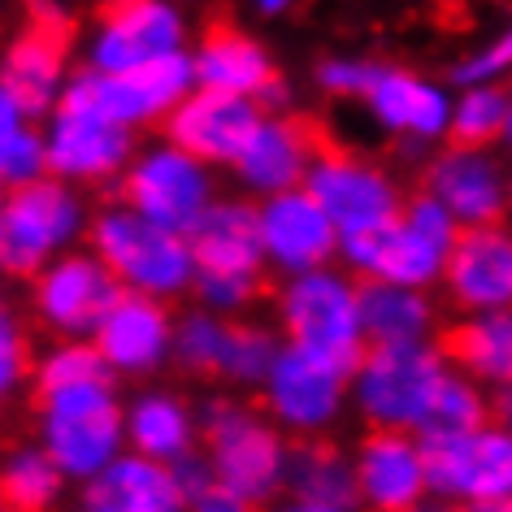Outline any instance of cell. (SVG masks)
Listing matches in <instances>:
<instances>
[{
  "label": "cell",
  "instance_id": "cell-1",
  "mask_svg": "<svg viewBox=\"0 0 512 512\" xmlns=\"http://www.w3.org/2000/svg\"><path fill=\"white\" fill-rule=\"evenodd\" d=\"M200 456L217 482H226L252 508H270L287 495L291 439L261 404L222 391L200 404Z\"/></svg>",
  "mask_w": 512,
  "mask_h": 512
},
{
  "label": "cell",
  "instance_id": "cell-2",
  "mask_svg": "<svg viewBox=\"0 0 512 512\" xmlns=\"http://www.w3.org/2000/svg\"><path fill=\"white\" fill-rule=\"evenodd\" d=\"M460 230L465 226L430 191H421V196L404 200L395 222L348 235L339 243V256L365 283H400L430 291L434 283H443L447 256H452Z\"/></svg>",
  "mask_w": 512,
  "mask_h": 512
},
{
  "label": "cell",
  "instance_id": "cell-3",
  "mask_svg": "<svg viewBox=\"0 0 512 512\" xmlns=\"http://www.w3.org/2000/svg\"><path fill=\"white\" fill-rule=\"evenodd\" d=\"M452 374L443 343H378L352 369V413L365 430L421 434L434 408V395Z\"/></svg>",
  "mask_w": 512,
  "mask_h": 512
},
{
  "label": "cell",
  "instance_id": "cell-4",
  "mask_svg": "<svg viewBox=\"0 0 512 512\" xmlns=\"http://www.w3.org/2000/svg\"><path fill=\"white\" fill-rule=\"evenodd\" d=\"M35 439L48 447V456L61 465L70 482H92L105 473L126 447V400L118 382H87L35 395Z\"/></svg>",
  "mask_w": 512,
  "mask_h": 512
},
{
  "label": "cell",
  "instance_id": "cell-5",
  "mask_svg": "<svg viewBox=\"0 0 512 512\" xmlns=\"http://www.w3.org/2000/svg\"><path fill=\"white\" fill-rule=\"evenodd\" d=\"M92 252L113 270L122 291H139L152 300H178L196 283V252L178 230L135 213L131 204H105L87 226Z\"/></svg>",
  "mask_w": 512,
  "mask_h": 512
},
{
  "label": "cell",
  "instance_id": "cell-6",
  "mask_svg": "<svg viewBox=\"0 0 512 512\" xmlns=\"http://www.w3.org/2000/svg\"><path fill=\"white\" fill-rule=\"evenodd\" d=\"M87 226H92L87 204L66 178L40 174L31 183H18L0 213V274L31 283L44 265L74 252Z\"/></svg>",
  "mask_w": 512,
  "mask_h": 512
},
{
  "label": "cell",
  "instance_id": "cell-7",
  "mask_svg": "<svg viewBox=\"0 0 512 512\" xmlns=\"http://www.w3.org/2000/svg\"><path fill=\"white\" fill-rule=\"evenodd\" d=\"M274 317L287 343L322 352L330 361L352 365L365 356V322H361V283L352 270H322L291 274L274 291Z\"/></svg>",
  "mask_w": 512,
  "mask_h": 512
},
{
  "label": "cell",
  "instance_id": "cell-8",
  "mask_svg": "<svg viewBox=\"0 0 512 512\" xmlns=\"http://www.w3.org/2000/svg\"><path fill=\"white\" fill-rule=\"evenodd\" d=\"M256 404L274 417V426L291 443L330 439L343 426V417L352 413V365L287 343L270 378L256 391Z\"/></svg>",
  "mask_w": 512,
  "mask_h": 512
},
{
  "label": "cell",
  "instance_id": "cell-9",
  "mask_svg": "<svg viewBox=\"0 0 512 512\" xmlns=\"http://www.w3.org/2000/svg\"><path fill=\"white\" fill-rule=\"evenodd\" d=\"M196 74V61H187L183 53H165L152 57L135 70L122 74H79L66 96H61V113H87V118L113 122V126H139L161 118L165 109L183 105V92Z\"/></svg>",
  "mask_w": 512,
  "mask_h": 512
},
{
  "label": "cell",
  "instance_id": "cell-10",
  "mask_svg": "<svg viewBox=\"0 0 512 512\" xmlns=\"http://www.w3.org/2000/svg\"><path fill=\"white\" fill-rule=\"evenodd\" d=\"M426 443L430 491L452 508L512 499V426L486 421L465 434H434Z\"/></svg>",
  "mask_w": 512,
  "mask_h": 512
},
{
  "label": "cell",
  "instance_id": "cell-11",
  "mask_svg": "<svg viewBox=\"0 0 512 512\" xmlns=\"http://www.w3.org/2000/svg\"><path fill=\"white\" fill-rule=\"evenodd\" d=\"M118 300L122 283L96 252L74 248L31 278V313L53 339H92Z\"/></svg>",
  "mask_w": 512,
  "mask_h": 512
},
{
  "label": "cell",
  "instance_id": "cell-12",
  "mask_svg": "<svg viewBox=\"0 0 512 512\" xmlns=\"http://www.w3.org/2000/svg\"><path fill=\"white\" fill-rule=\"evenodd\" d=\"M304 187L317 196V204L330 213V222L339 226V235H361V230H374V226H387L400 217L404 200H400V187L391 183L387 170H378L374 161L356 157V152L330 144V135L322 139L317 148V161Z\"/></svg>",
  "mask_w": 512,
  "mask_h": 512
},
{
  "label": "cell",
  "instance_id": "cell-13",
  "mask_svg": "<svg viewBox=\"0 0 512 512\" xmlns=\"http://www.w3.org/2000/svg\"><path fill=\"white\" fill-rule=\"evenodd\" d=\"M122 204H131L135 213L178 230V235H191V226H196L213 204L209 165L196 161L183 148H174V144L152 148L126 165Z\"/></svg>",
  "mask_w": 512,
  "mask_h": 512
},
{
  "label": "cell",
  "instance_id": "cell-14",
  "mask_svg": "<svg viewBox=\"0 0 512 512\" xmlns=\"http://www.w3.org/2000/svg\"><path fill=\"white\" fill-rule=\"evenodd\" d=\"M352 469L361 512H421L434 499L421 434L365 430L352 447Z\"/></svg>",
  "mask_w": 512,
  "mask_h": 512
},
{
  "label": "cell",
  "instance_id": "cell-15",
  "mask_svg": "<svg viewBox=\"0 0 512 512\" xmlns=\"http://www.w3.org/2000/svg\"><path fill=\"white\" fill-rule=\"evenodd\" d=\"M256 213H261L265 261H270L274 274H283V278L309 274L339 256L343 235L309 187H291V191H278V196H265L256 204Z\"/></svg>",
  "mask_w": 512,
  "mask_h": 512
},
{
  "label": "cell",
  "instance_id": "cell-16",
  "mask_svg": "<svg viewBox=\"0 0 512 512\" xmlns=\"http://www.w3.org/2000/svg\"><path fill=\"white\" fill-rule=\"evenodd\" d=\"M174 322L165 300L122 291V300L109 309L92 343L113 369V378H152L174 361Z\"/></svg>",
  "mask_w": 512,
  "mask_h": 512
},
{
  "label": "cell",
  "instance_id": "cell-17",
  "mask_svg": "<svg viewBox=\"0 0 512 512\" xmlns=\"http://www.w3.org/2000/svg\"><path fill=\"white\" fill-rule=\"evenodd\" d=\"M170 144L191 152L204 165H239L248 152L252 135L261 131V113H256L252 96L235 92H213L200 87L196 96H187L170 118Z\"/></svg>",
  "mask_w": 512,
  "mask_h": 512
},
{
  "label": "cell",
  "instance_id": "cell-18",
  "mask_svg": "<svg viewBox=\"0 0 512 512\" xmlns=\"http://www.w3.org/2000/svg\"><path fill=\"white\" fill-rule=\"evenodd\" d=\"M70 22L66 14H57L48 0H35L31 27L9 44L5 66H0V87L18 100V109L35 118L57 100L61 92V70L70 57Z\"/></svg>",
  "mask_w": 512,
  "mask_h": 512
},
{
  "label": "cell",
  "instance_id": "cell-19",
  "mask_svg": "<svg viewBox=\"0 0 512 512\" xmlns=\"http://www.w3.org/2000/svg\"><path fill=\"white\" fill-rule=\"evenodd\" d=\"M96 22L100 31L92 61L100 74H122L152 57L178 53V35H183V22L165 0H100Z\"/></svg>",
  "mask_w": 512,
  "mask_h": 512
},
{
  "label": "cell",
  "instance_id": "cell-20",
  "mask_svg": "<svg viewBox=\"0 0 512 512\" xmlns=\"http://www.w3.org/2000/svg\"><path fill=\"white\" fill-rule=\"evenodd\" d=\"M443 291L460 313L512 309V230L465 226L443 270Z\"/></svg>",
  "mask_w": 512,
  "mask_h": 512
},
{
  "label": "cell",
  "instance_id": "cell-21",
  "mask_svg": "<svg viewBox=\"0 0 512 512\" xmlns=\"http://www.w3.org/2000/svg\"><path fill=\"white\" fill-rule=\"evenodd\" d=\"M126 447L161 465H187L200 456V404L178 387H139L126 400Z\"/></svg>",
  "mask_w": 512,
  "mask_h": 512
},
{
  "label": "cell",
  "instance_id": "cell-22",
  "mask_svg": "<svg viewBox=\"0 0 512 512\" xmlns=\"http://www.w3.org/2000/svg\"><path fill=\"white\" fill-rule=\"evenodd\" d=\"M187 239L191 252H196V274L265 278V270H270L261 239V213L243 200H213Z\"/></svg>",
  "mask_w": 512,
  "mask_h": 512
},
{
  "label": "cell",
  "instance_id": "cell-23",
  "mask_svg": "<svg viewBox=\"0 0 512 512\" xmlns=\"http://www.w3.org/2000/svg\"><path fill=\"white\" fill-rule=\"evenodd\" d=\"M326 131L309 118H274V122H261V131L252 135L248 152L239 157L235 174L243 187L261 191V196H278V191H291V187H304L313 161H317V148H322Z\"/></svg>",
  "mask_w": 512,
  "mask_h": 512
},
{
  "label": "cell",
  "instance_id": "cell-24",
  "mask_svg": "<svg viewBox=\"0 0 512 512\" xmlns=\"http://www.w3.org/2000/svg\"><path fill=\"white\" fill-rule=\"evenodd\" d=\"M83 512H187L183 473L139 452H122L105 473L83 482Z\"/></svg>",
  "mask_w": 512,
  "mask_h": 512
},
{
  "label": "cell",
  "instance_id": "cell-25",
  "mask_svg": "<svg viewBox=\"0 0 512 512\" xmlns=\"http://www.w3.org/2000/svg\"><path fill=\"white\" fill-rule=\"evenodd\" d=\"M44 144H48V174L66 178V183H109L131 165L126 126L87 118V113H57Z\"/></svg>",
  "mask_w": 512,
  "mask_h": 512
},
{
  "label": "cell",
  "instance_id": "cell-26",
  "mask_svg": "<svg viewBox=\"0 0 512 512\" xmlns=\"http://www.w3.org/2000/svg\"><path fill=\"white\" fill-rule=\"evenodd\" d=\"M426 191L460 226H495L508 200L499 170L473 148H452L434 161L426 174Z\"/></svg>",
  "mask_w": 512,
  "mask_h": 512
},
{
  "label": "cell",
  "instance_id": "cell-27",
  "mask_svg": "<svg viewBox=\"0 0 512 512\" xmlns=\"http://www.w3.org/2000/svg\"><path fill=\"white\" fill-rule=\"evenodd\" d=\"M196 79L213 92L283 100V87H278V74L265 57V48L248 40L239 27H230V22H209L196 53Z\"/></svg>",
  "mask_w": 512,
  "mask_h": 512
},
{
  "label": "cell",
  "instance_id": "cell-28",
  "mask_svg": "<svg viewBox=\"0 0 512 512\" xmlns=\"http://www.w3.org/2000/svg\"><path fill=\"white\" fill-rule=\"evenodd\" d=\"M443 352L460 374L482 382L486 391H504L512 382V309L460 313L443 330Z\"/></svg>",
  "mask_w": 512,
  "mask_h": 512
},
{
  "label": "cell",
  "instance_id": "cell-29",
  "mask_svg": "<svg viewBox=\"0 0 512 512\" xmlns=\"http://www.w3.org/2000/svg\"><path fill=\"white\" fill-rule=\"evenodd\" d=\"M361 322L365 343H426L439 330V309L430 291L400 283H361Z\"/></svg>",
  "mask_w": 512,
  "mask_h": 512
},
{
  "label": "cell",
  "instance_id": "cell-30",
  "mask_svg": "<svg viewBox=\"0 0 512 512\" xmlns=\"http://www.w3.org/2000/svg\"><path fill=\"white\" fill-rule=\"evenodd\" d=\"M70 486L74 482L61 473V465L48 456L40 439L14 443L0 452V504L18 512H57Z\"/></svg>",
  "mask_w": 512,
  "mask_h": 512
},
{
  "label": "cell",
  "instance_id": "cell-31",
  "mask_svg": "<svg viewBox=\"0 0 512 512\" xmlns=\"http://www.w3.org/2000/svg\"><path fill=\"white\" fill-rule=\"evenodd\" d=\"M287 495L356 508L352 447H339L335 439H296L287 460Z\"/></svg>",
  "mask_w": 512,
  "mask_h": 512
},
{
  "label": "cell",
  "instance_id": "cell-32",
  "mask_svg": "<svg viewBox=\"0 0 512 512\" xmlns=\"http://www.w3.org/2000/svg\"><path fill=\"white\" fill-rule=\"evenodd\" d=\"M365 100L374 105V113L391 126V131H404V135L430 139V135H439L443 122H447L443 96L434 92V87L417 83L413 74H400V70H382L374 92Z\"/></svg>",
  "mask_w": 512,
  "mask_h": 512
},
{
  "label": "cell",
  "instance_id": "cell-33",
  "mask_svg": "<svg viewBox=\"0 0 512 512\" xmlns=\"http://www.w3.org/2000/svg\"><path fill=\"white\" fill-rule=\"evenodd\" d=\"M283 348H287L283 330L252 322V317H230L217 382H222L226 391H261V382L270 378V369L278 356H283Z\"/></svg>",
  "mask_w": 512,
  "mask_h": 512
},
{
  "label": "cell",
  "instance_id": "cell-34",
  "mask_svg": "<svg viewBox=\"0 0 512 512\" xmlns=\"http://www.w3.org/2000/svg\"><path fill=\"white\" fill-rule=\"evenodd\" d=\"M105 378H113V369L105 365V356H100L92 339H53L31 365L35 395L87 387V382H105Z\"/></svg>",
  "mask_w": 512,
  "mask_h": 512
},
{
  "label": "cell",
  "instance_id": "cell-35",
  "mask_svg": "<svg viewBox=\"0 0 512 512\" xmlns=\"http://www.w3.org/2000/svg\"><path fill=\"white\" fill-rule=\"evenodd\" d=\"M486 421H495V395L452 365V374H447L439 395H434V408L426 417L421 439H434V434H465V430L486 426Z\"/></svg>",
  "mask_w": 512,
  "mask_h": 512
},
{
  "label": "cell",
  "instance_id": "cell-36",
  "mask_svg": "<svg viewBox=\"0 0 512 512\" xmlns=\"http://www.w3.org/2000/svg\"><path fill=\"white\" fill-rule=\"evenodd\" d=\"M226 330L230 317L209 313V309H187L178 313L174 322V365L183 369L187 378H209L217 382V365H222L226 352Z\"/></svg>",
  "mask_w": 512,
  "mask_h": 512
},
{
  "label": "cell",
  "instance_id": "cell-37",
  "mask_svg": "<svg viewBox=\"0 0 512 512\" xmlns=\"http://www.w3.org/2000/svg\"><path fill=\"white\" fill-rule=\"evenodd\" d=\"M22 118L27 113L18 109V100L0 87V178L5 187L31 183L48 170V144Z\"/></svg>",
  "mask_w": 512,
  "mask_h": 512
},
{
  "label": "cell",
  "instance_id": "cell-38",
  "mask_svg": "<svg viewBox=\"0 0 512 512\" xmlns=\"http://www.w3.org/2000/svg\"><path fill=\"white\" fill-rule=\"evenodd\" d=\"M508 100L504 92H491V87H478V92H469L460 100L456 118H452V148H486L499 131H508Z\"/></svg>",
  "mask_w": 512,
  "mask_h": 512
},
{
  "label": "cell",
  "instance_id": "cell-39",
  "mask_svg": "<svg viewBox=\"0 0 512 512\" xmlns=\"http://www.w3.org/2000/svg\"><path fill=\"white\" fill-rule=\"evenodd\" d=\"M178 473H183V486H187V512H261L243 495L230 491L226 482H217L213 469L204 465V456L178 465Z\"/></svg>",
  "mask_w": 512,
  "mask_h": 512
},
{
  "label": "cell",
  "instance_id": "cell-40",
  "mask_svg": "<svg viewBox=\"0 0 512 512\" xmlns=\"http://www.w3.org/2000/svg\"><path fill=\"white\" fill-rule=\"evenodd\" d=\"M31 348H27V335L22 326L14 322L9 313H0V413L14 404V395L27 387L31 378Z\"/></svg>",
  "mask_w": 512,
  "mask_h": 512
},
{
  "label": "cell",
  "instance_id": "cell-41",
  "mask_svg": "<svg viewBox=\"0 0 512 512\" xmlns=\"http://www.w3.org/2000/svg\"><path fill=\"white\" fill-rule=\"evenodd\" d=\"M378 74H382V66H365V61H326L317 79L335 96H369Z\"/></svg>",
  "mask_w": 512,
  "mask_h": 512
},
{
  "label": "cell",
  "instance_id": "cell-42",
  "mask_svg": "<svg viewBox=\"0 0 512 512\" xmlns=\"http://www.w3.org/2000/svg\"><path fill=\"white\" fill-rule=\"evenodd\" d=\"M504 66H512V31L504 35V40H495L491 48H486L482 57H473V61H465V66L456 70V79H465V83H473V79H486V74H495V70H504Z\"/></svg>",
  "mask_w": 512,
  "mask_h": 512
},
{
  "label": "cell",
  "instance_id": "cell-43",
  "mask_svg": "<svg viewBox=\"0 0 512 512\" xmlns=\"http://www.w3.org/2000/svg\"><path fill=\"white\" fill-rule=\"evenodd\" d=\"M261 512H361V508H348V504H313V499L283 495V499H274V504L261 508Z\"/></svg>",
  "mask_w": 512,
  "mask_h": 512
},
{
  "label": "cell",
  "instance_id": "cell-44",
  "mask_svg": "<svg viewBox=\"0 0 512 512\" xmlns=\"http://www.w3.org/2000/svg\"><path fill=\"white\" fill-rule=\"evenodd\" d=\"M495 421L512 426V382H508L504 391H495Z\"/></svg>",
  "mask_w": 512,
  "mask_h": 512
},
{
  "label": "cell",
  "instance_id": "cell-45",
  "mask_svg": "<svg viewBox=\"0 0 512 512\" xmlns=\"http://www.w3.org/2000/svg\"><path fill=\"white\" fill-rule=\"evenodd\" d=\"M460 512H512V499H491V504H469Z\"/></svg>",
  "mask_w": 512,
  "mask_h": 512
},
{
  "label": "cell",
  "instance_id": "cell-46",
  "mask_svg": "<svg viewBox=\"0 0 512 512\" xmlns=\"http://www.w3.org/2000/svg\"><path fill=\"white\" fill-rule=\"evenodd\" d=\"M421 512H460V508H452V504H443V499H430V504H426V508H421Z\"/></svg>",
  "mask_w": 512,
  "mask_h": 512
},
{
  "label": "cell",
  "instance_id": "cell-47",
  "mask_svg": "<svg viewBox=\"0 0 512 512\" xmlns=\"http://www.w3.org/2000/svg\"><path fill=\"white\" fill-rule=\"evenodd\" d=\"M287 0H261V9H283Z\"/></svg>",
  "mask_w": 512,
  "mask_h": 512
},
{
  "label": "cell",
  "instance_id": "cell-48",
  "mask_svg": "<svg viewBox=\"0 0 512 512\" xmlns=\"http://www.w3.org/2000/svg\"><path fill=\"white\" fill-rule=\"evenodd\" d=\"M5 200H9V191H5V178H0V213H5Z\"/></svg>",
  "mask_w": 512,
  "mask_h": 512
},
{
  "label": "cell",
  "instance_id": "cell-49",
  "mask_svg": "<svg viewBox=\"0 0 512 512\" xmlns=\"http://www.w3.org/2000/svg\"><path fill=\"white\" fill-rule=\"evenodd\" d=\"M0 278H5V274H0ZM0 313H5V291H0Z\"/></svg>",
  "mask_w": 512,
  "mask_h": 512
},
{
  "label": "cell",
  "instance_id": "cell-50",
  "mask_svg": "<svg viewBox=\"0 0 512 512\" xmlns=\"http://www.w3.org/2000/svg\"><path fill=\"white\" fill-rule=\"evenodd\" d=\"M0 512H18V508H9V504H0Z\"/></svg>",
  "mask_w": 512,
  "mask_h": 512
},
{
  "label": "cell",
  "instance_id": "cell-51",
  "mask_svg": "<svg viewBox=\"0 0 512 512\" xmlns=\"http://www.w3.org/2000/svg\"><path fill=\"white\" fill-rule=\"evenodd\" d=\"M508 135H512V118H508Z\"/></svg>",
  "mask_w": 512,
  "mask_h": 512
},
{
  "label": "cell",
  "instance_id": "cell-52",
  "mask_svg": "<svg viewBox=\"0 0 512 512\" xmlns=\"http://www.w3.org/2000/svg\"><path fill=\"white\" fill-rule=\"evenodd\" d=\"M508 200H512V187H508Z\"/></svg>",
  "mask_w": 512,
  "mask_h": 512
},
{
  "label": "cell",
  "instance_id": "cell-53",
  "mask_svg": "<svg viewBox=\"0 0 512 512\" xmlns=\"http://www.w3.org/2000/svg\"><path fill=\"white\" fill-rule=\"evenodd\" d=\"M74 512H83V508H74Z\"/></svg>",
  "mask_w": 512,
  "mask_h": 512
}]
</instances>
